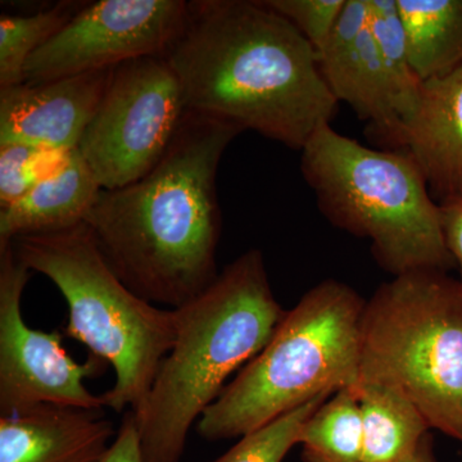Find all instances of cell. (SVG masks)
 Masks as SVG:
<instances>
[{
    "instance_id": "obj_1",
    "label": "cell",
    "mask_w": 462,
    "mask_h": 462,
    "mask_svg": "<svg viewBox=\"0 0 462 462\" xmlns=\"http://www.w3.org/2000/svg\"><path fill=\"white\" fill-rule=\"evenodd\" d=\"M163 56L188 111L294 151L331 125L338 109L312 45L263 0L189 2Z\"/></svg>"
},
{
    "instance_id": "obj_2",
    "label": "cell",
    "mask_w": 462,
    "mask_h": 462,
    "mask_svg": "<svg viewBox=\"0 0 462 462\" xmlns=\"http://www.w3.org/2000/svg\"><path fill=\"white\" fill-rule=\"evenodd\" d=\"M234 125L187 112L144 178L102 189L85 224L112 272L136 296L180 309L217 279L221 209L216 176Z\"/></svg>"
},
{
    "instance_id": "obj_3",
    "label": "cell",
    "mask_w": 462,
    "mask_h": 462,
    "mask_svg": "<svg viewBox=\"0 0 462 462\" xmlns=\"http://www.w3.org/2000/svg\"><path fill=\"white\" fill-rule=\"evenodd\" d=\"M175 310V342L134 412L145 462H180L191 427L227 379L263 351L287 312L258 249L227 264L202 294Z\"/></svg>"
},
{
    "instance_id": "obj_4",
    "label": "cell",
    "mask_w": 462,
    "mask_h": 462,
    "mask_svg": "<svg viewBox=\"0 0 462 462\" xmlns=\"http://www.w3.org/2000/svg\"><path fill=\"white\" fill-rule=\"evenodd\" d=\"M300 171L334 226L372 243L393 276L455 266L443 236L439 203L404 149H374L321 127L302 149Z\"/></svg>"
},
{
    "instance_id": "obj_5",
    "label": "cell",
    "mask_w": 462,
    "mask_h": 462,
    "mask_svg": "<svg viewBox=\"0 0 462 462\" xmlns=\"http://www.w3.org/2000/svg\"><path fill=\"white\" fill-rule=\"evenodd\" d=\"M365 303L334 279L310 289L206 410L196 424L199 436L208 442L243 437L316 397L355 387Z\"/></svg>"
},
{
    "instance_id": "obj_6",
    "label": "cell",
    "mask_w": 462,
    "mask_h": 462,
    "mask_svg": "<svg viewBox=\"0 0 462 462\" xmlns=\"http://www.w3.org/2000/svg\"><path fill=\"white\" fill-rule=\"evenodd\" d=\"M14 254L47 276L69 306L65 333L111 366L115 384L102 394L116 412H136L176 337V310L136 296L112 272L87 224L20 236Z\"/></svg>"
},
{
    "instance_id": "obj_7",
    "label": "cell",
    "mask_w": 462,
    "mask_h": 462,
    "mask_svg": "<svg viewBox=\"0 0 462 462\" xmlns=\"http://www.w3.org/2000/svg\"><path fill=\"white\" fill-rule=\"evenodd\" d=\"M358 382L401 389L462 442V282L419 270L380 285L365 303Z\"/></svg>"
},
{
    "instance_id": "obj_8",
    "label": "cell",
    "mask_w": 462,
    "mask_h": 462,
    "mask_svg": "<svg viewBox=\"0 0 462 462\" xmlns=\"http://www.w3.org/2000/svg\"><path fill=\"white\" fill-rule=\"evenodd\" d=\"M187 112L181 85L165 56L129 60L116 67L76 149L102 189H118L157 166Z\"/></svg>"
},
{
    "instance_id": "obj_9",
    "label": "cell",
    "mask_w": 462,
    "mask_h": 462,
    "mask_svg": "<svg viewBox=\"0 0 462 462\" xmlns=\"http://www.w3.org/2000/svg\"><path fill=\"white\" fill-rule=\"evenodd\" d=\"M29 278L14 245H0V416L42 404L105 409L102 394L91 393L85 379L102 375L107 365L93 356L76 363L58 331L32 329L23 321L21 298Z\"/></svg>"
},
{
    "instance_id": "obj_10",
    "label": "cell",
    "mask_w": 462,
    "mask_h": 462,
    "mask_svg": "<svg viewBox=\"0 0 462 462\" xmlns=\"http://www.w3.org/2000/svg\"><path fill=\"white\" fill-rule=\"evenodd\" d=\"M189 11L182 0H99L80 9L25 67L23 83L39 84L163 56Z\"/></svg>"
},
{
    "instance_id": "obj_11",
    "label": "cell",
    "mask_w": 462,
    "mask_h": 462,
    "mask_svg": "<svg viewBox=\"0 0 462 462\" xmlns=\"http://www.w3.org/2000/svg\"><path fill=\"white\" fill-rule=\"evenodd\" d=\"M325 83L389 149H396L402 117L369 25V0H346L329 41L318 54Z\"/></svg>"
},
{
    "instance_id": "obj_12",
    "label": "cell",
    "mask_w": 462,
    "mask_h": 462,
    "mask_svg": "<svg viewBox=\"0 0 462 462\" xmlns=\"http://www.w3.org/2000/svg\"><path fill=\"white\" fill-rule=\"evenodd\" d=\"M115 69L0 88V145L74 151L108 89Z\"/></svg>"
},
{
    "instance_id": "obj_13",
    "label": "cell",
    "mask_w": 462,
    "mask_h": 462,
    "mask_svg": "<svg viewBox=\"0 0 462 462\" xmlns=\"http://www.w3.org/2000/svg\"><path fill=\"white\" fill-rule=\"evenodd\" d=\"M114 434L103 410L42 404L0 416V462H99Z\"/></svg>"
},
{
    "instance_id": "obj_14",
    "label": "cell",
    "mask_w": 462,
    "mask_h": 462,
    "mask_svg": "<svg viewBox=\"0 0 462 462\" xmlns=\"http://www.w3.org/2000/svg\"><path fill=\"white\" fill-rule=\"evenodd\" d=\"M396 149L411 154L438 203L462 197V65L422 84Z\"/></svg>"
},
{
    "instance_id": "obj_15",
    "label": "cell",
    "mask_w": 462,
    "mask_h": 462,
    "mask_svg": "<svg viewBox=\"0 0 462 462\" xmlns=\"http://www.w3.org/2000/svg\"><path fill=\"white\" fill-rule=\"evenodd\" d=\"M100 191L96 175L74 149L60 170L36 182L16 202L0 208V245L20 236L84 224Z\"/></svg>"
},
{
    "instance_id": "obj_16",
    "label": "cell",
    "mask_w": 462,
    "mask_h": 462,
    "mask_svg": "<svg viewBox=\"0 0 462 462\" xmlns=\"http://www.w3.org/2000/svg\"><path fill=\"white\" fill-rule=\"evenodd\" d=\"M364 427L363 462H396L430 433L419 407L401 389L378 382L355 385Z\"/></svg>"
},
{
    "instance_id": "obj_17",
    "label": "cell",
    "mask_w": 462,
    "mask_h": 462,
    "mask_svg": "<svg viewBox=\"0 0 462 462\" xmlns=\"http://www.w3.org/2000/svg\"><path fill=\"white\" fill-rule=\"evenodd\" d=\"M422 83L462 65V0H397Z\"/></svg>"
},
{
    "instance_id": "obj_18",
    "label": "cell",
    "mask_w": 462,
    "mask_h": 462,
    "mask_svg": "<svg viewBox=\"0 0 462 462\" xmlns=\"http://www.w3.org/2000/svg\"><path fill=\"white\" fill-rule=\"evenodd\" d=\"M303 462H363L364 427L355 387L339 389L302 425Z\"/></svg>"
},
{
    "instance_id": "obj_19",
    "label": "cell",
    "mask_w": 462,
    "mask_h": 462,
    "mask_svg": "<svg viewBox=\"0 0 462 462\" xmlns=\"http://www.w3.org/2000/svg\"><path fill=\"white\" fill-rule=\"evenodd\" d=\"M369 25L396 97L403 129L418 107L424 83L412 66L409 39L397 0H369Z\"/></svg>"
},
{
    "instance_id": "obj_20",
    "label": "cell",
    "mask_w": 462,
    "mask_h": 462,
    "mask_svg": "<svg viewBox=\"0 0 462 462\" xmlns=\"http://www.w3.org/2000/svg\"><path fill=\"white\" fill-rule=\"evenodd\" d=\"M80 3L60 2L38 14L0 16V88L25 81L27 60L51 41L80 9Z\"/></svg>"
},
{
    "instance_id": "obj_21",
    "label": "cell",
    "mask_w": 462,
    "mask_h": 462,
    "mask_svg": "<svg viewBox=\"0 0 462 462\" xmlns=\"http://www.w3.org/2000/svg\"><path fill=\"white\" fill-rule=\"evenodd\" d=\"M333 393L322 394L269 424L240 437L226 454L212 462H282L298 445L302 425Z\"/></svg>"
},
{
    "instance_id": "obj_22",
    "label": "cell",
    "mask_w": 462,
    "mask_h": 462,
    "mask_svg": "<svg viewBox=\"0 0 462 462\" xmlns=\"http://www.w3.org/2000/svg\"><path fill=\"white\" fill-rule=\"evenodd\" d=\"M71 151L0 145V208L25 196L36 182L65 165Z\"/></svg>"
},
{
    "instance_id": "obj_23",
    "label": "cell",
    "mask_w": 462,
    "mask_h": 462,
    "mask_svg": "<svg viewBox=\"0 0 462 462\" xmlns=\"http://www.w3.org/2000/svg\"><path fill=\"white\" fill-rule=\"evenodd\" d=\"M287 18L319 54L336 29L346 0H263Z\"/></svg>"
},
{
    "instance_id": "obj_24",
    "label": "cell",
    "mask_w": 462,
    "mask_h": 462,
    "mask_svg": "<svg viewBox=\"0 0 462 462\" xmlns=\"http://www.w3.org/2000/svg\"><path fill=\"white\" fill-rule=\"evenodd\" d=\"M99 462H145L135 413L125 416L116 438Z\"/></svg>"
},
{
    "instance_id": "obj_25",
    "label": "cell",
    "mask_w": 462,
    "mask_h": 462,
    "mask_svg": "<svg viewBox=\"0 0 462 462\" xmlns=\"http://www.w3.org/2000/svg\"><path fill=\"white\" fill-rule=\"evenodd\" d=\"M439 207L446 247L460 270L462 282V197L440 202Z\"/></svg>"
},
{
    "instance_id": "obj_26",
    "label": "cell",
    "mask_w": 462,
    "mask_h": 462,
    "mask_svg": "<svg viewBox=\"0 0 462 462\" xmlns=\"http://www.w3.org/2000/svg\"><path fill=\"white\" fill-rule=\"evenodd\" d=\"M396 462H438L436 455H434L433 438H431V434H428V436L421 440L420 445H419L418 448H416L412 454Z\"/></svg>"
}]
</instances>
